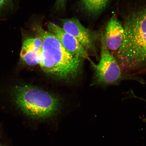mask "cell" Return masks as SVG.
<instances>
[{
    "label": "cell",
    "mask_w": 146,
    "mask_h": 146,
    "mask_svg": "<svg viewBox=\"0 0 146 146\" xmlns=\"http://www.w3.org/2000/svg\"><path fill=\"white\" fill-rule=\"evenodd\" d=\"M123 27V40L116 58L130 78L146 69V7L130 14Z\"/></svg>",
    "instance_id": "obj_1"
},
{
    "label": "cell",
    "mask_w": 146,
    "mask_h": 146,
    "mask_svg": "<svg viewBox=\"0 0 146 146\" xmlns=\"http://www.w3.org/2000/svg\"><path fill=\"white\" fill-rule=\"evenodd\" d=\"M38 37L42 42L39 65L46 73L64 79L77 75L81 58L67 50L58 38L42 27H35Z\"/></svg>",
    "instance_id": "obj_2"
},
{
    "label": "cell",
    "mask_w": 146,
    "mask_h": 146,
    "mask_svg": "<svg viewBox=\"0 0 146 146\" xmlns=\"http://www.w3.org/2000/svg\"><path fill=\"white\" fill-rule=\"evenodd\" d=\"M13 93L18 107L27 116L33 119L50 118L59 108L57 98L37 87L17 86L14 87Z\"/></svg>",
    "instance_id": "obj_3"
},
{
    "label": "cell",
    "mask_w": 146,
    "mask_h": 146,
    "mask_svg": "<svg viewBox=\"0 0 146 146\" xmlns=\"http://www.w3.org/2000/svg\"><path fill=\"white\" fill-rule=\"evenodd\" d=\"M94 67L95 81L97 84L101 86L117 85L125 78H129L116 58L107 48L103 34L102 36L100 61Z\"/></svg>",
    "instance_id": "obj_4"
},
{
    "label": "cell",
    "mask_w": 146,
    "mask_h": 146,
    "mask_svg": "<svg viewBox=\"0 0 146 146\" xmlns=\"http://www.w3.org/2000/svg\"><path fill=\"white\" fill-rule=\"evenodd\" d=\"M47 27L49 31L54 34L61 42L65 48L71 53L81 58L87 59L92 63L87 51L77 39L67 33L58 25L53 23H48Z\"/></svg>",
    "instance_id": "obj_5"
},
{
    "label": "cell",
    "mask_w": 146,
    "mask_h": 146,
    "mask_svg": "<svg viewBox=\"0 0 146 146\" xmlns=\"http://www.w3.org/2000/svg\"><path fill=\"white\" fill-rule=\"evenodd\" d=\"M65 32L76 38L86 50H94L92 35L79 21L72 18L61 20Z\"/></svg>",
    "instance_id": "obj_6"
},
{
    "label": "cell",
    "mask_w": 146,
    "mask_h": 146,
    "mask_svg": "<svg viewBox=\"0 0 146 146\" xmlns=\"http://www.w3.org/2000/svg\"><path fill=\"white\" fill-rule=\"evenodd\" d=\"M103 35L106 45L109 51L119 50L123 43L125 30L116 16H113L110 20Z\"/></svg>",
    "instance_id": "obj_7"
},
{
    "label": "cell",
    "mask_w": 146,
    "mask_h": 146,
    "mask_svg": "<svg viewBox=\"0 0 146 146\" xmlns=\"http://www.w3.org/2000/svg\"><path fill=\"white\" fill-rule=\"evenodd\" d=\"M42 51V42L38 37L25 39L23 44L20 56L26 64L34 66L39 64Z\"/></svg>",
    "instance_id": "obj_8"
},
{
    "label": "cell",
    "mask_w": 146,
    "mask_h": 146,
    "mask_svg": "<svg viewBox=\"0 0 146 146\" xmlns=\"http://www.w3.org/2000/svg\"><path fill=\"white\" fill-rule=\"evenodd\" d=\"M109 0H81L82 6L87 12L95 14L105 8Z\"/></svg>",
    "instance_id": "obj_9"
},
{
    "label": "cell",
    "mask_w": 146,
    "mask_h": 146,
    "mask_svg": "<svg viewBox=\"0 0 146 146\" xmlns=\"http://www.w3.org/2000/svg\"><path fill=\"white\" fill-rule=\"evenodd\" d=\"M67 0H56L55 6L57 9H60L64 8Z\"/></svg>",
    "instance_id": "obj_10"
},
{
    "label": "cell",
    "mask_w": 146,
    "mask_h": 146,
    "mask_svg": "<svg viewBox=\"0 0 146 146\" xmlns=\"http://www.w3.org/2000/svg\"><path fill=\"white\" fill-rule=\"evenodd\" d=\"M9 0H0V9L2 8Z\"/></svg>",
    "instance_id": "obj_11"
},
{
    "label": "cell",
    "mask_w": 146,
    "mask_h": 146,
    "mask_svg": "<svg viewBox=\"0 0 146 146\" xmlns=\"http://www.w3.org/2000/svg\"><path fill=\"white\" fill-rule=\"evenodd\" d=\"M143 120H144V121L146 122V118L145 119H143Z\"/></svg>",
    "instance_id": "obj_12"
}]
</instances>
